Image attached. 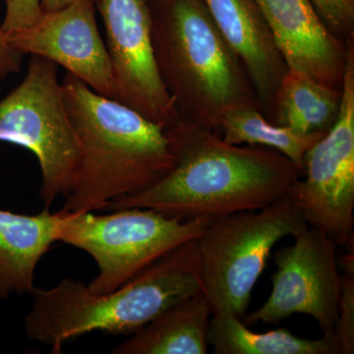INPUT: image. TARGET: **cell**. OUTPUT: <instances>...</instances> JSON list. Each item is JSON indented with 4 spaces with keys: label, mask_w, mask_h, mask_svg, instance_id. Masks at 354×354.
Segmentation results:
<instances>
[{
    "label": "cell",
    "mask_w": 354,
    "mask_h": 354,
    "mask_svg": "<svg viewBox=\"0 0 354 354\" xmlns=\"http://www.w3.org/2000/svg\"><path fill=\"white\" fill-rule=\"evenodd\" d=\"M174 167L147 189L118 198L106 209L146 208L171 218H216L265 208L286 196L304 176L271 149L228 144L220 133L178 120L165 129Z\"/></svg>",
    "instance_id": "cell-1"
},
{
    "label": "cell",
    "mask_w": 354,
    "mask_h": 354,
    "mask_svg": "<svg viewBox=\"0 0 354 354\" xmlns=\"http://www.w3.org/2000/svg\"><path fill=\"white\" fill-rule=\"evenodd\" d=\"M62 91L79 145L75 178L62 211L106 209L147 189L174 167L165 128L138 111L97 94L66 72Z\"/></svg>",
    "instance_id": "cell-2"
},
{
    "label": "cell",
    "mask_w": 354,
    "mask_h": 354,
    "mask_svg": "<svg viewBox=\"0 0 354 354\" xmlns=\"http://www.w3.org/2000/svg\"><path fill=\"white\" fill-rule=\"evenodd\" d=\"M198 293L202 286L194 239L104 295L70 278L48 290L35 288L26 334L60 353L65 342L90 333L131 335L169 307Z\"/></svg>",
    "instance_id": "cell-3"
},
{
    "label": "cell",
    "mask_w": 354,
    "mask_h": 354,
    "mask_svg": "<svg viewBox=\"0 0 354 354\" xmlns=\"http://www.w3.org/2000/svg\"><path fill=\"white\" fill-rule=\"evenodd\" d=\"M148 2L156 62L179 118L218 130L230 109L259 106L241 60L203 0Z\"/></svg>",
    "instance_id": "cell-4"
},
{
    "label": "cell",
    "mask_w": 354,
    "mask_h": 354,
    "mask_svg": "<svg viewBox=\"0 0 354 354\" xmlns=\"http://www.w3.org/2000/svg\"><path fill=\"white\" fill-rule=\"evenodd\" d=\"M307 225L288 195L265 208L209 221L196 249L202 293L213 315L243 316L272 248Z\"/></svg>",
    "instance_id": "cell-5"
},
{
    "label": "cell",
    "mask_w": 354,
    "mask_h": 354,
    "mask_svg": "<svg viewBox=\"0 0 354 354\" xmlns=\"http://www.w3.org/2000/svg\"><path fill=\"white\" fill-rule=\"evenodd\" d=\"M62 212L58 242L92 256L99 272L88 286L97 295L124 285L177 247L197 239L213 220H181L146 208L114 209L106 215Z\"/></svg>",
    "instance_id": "cell-6"
},
{
    "label": "cell",
    "mask_w": 354,
    "mask_h": 354,
    "mask_svg": "<svg viewBox=\"0 0 354 354\" xmlns=\"http://www.w3.org/2000/svg\"><path fill=\"white\" fill-rule=\"evenodd\" d=\"M0 141L36 156L46 208L66 196L78 169L79 145L57 64L32 55L22 82L0 101Z\"/></svg>",
    "instance_id": "cell-7"
},
{
    "label": "cell",
    "mask_w": 354,
    "mask_h": 354,
    "mask_svg": "<svg viewBox=\"0 0 354 354\" xmlns=\"http://www.w3.org/2000/svg\"><path fill=\"white\" fill-rule=\"evenodd\" d=\"M288 196L309 227L321 230L337 246L353 244L354 41L349 44L335 124L310 148L304 176Z\"/></svg>",
    "instance_id": "cell-8"
},
{
    "label": "cell",
    "mask_w": 354,
    "mask_h": 354,
    "mask_svg": "<svg viewBox=\"0 0 354 354\" xmlns=\"http://www.w3.org/2000/svg\"><path fill=\"white\" fill-rule=\"evenodd\" d=\"M295 242L274 254L277 271L271 295L245 323L278 324L295 314L312 317L324 335L334 334L339 314L342 277L337 245L321 230L307 225Z\"/></svg>",
    "instance_id": "cell-9"
},
{
    "label": "cell",
    "mask_w": 354,
    "mask_h": 354,
    "mask_svg": "<svg viewBox=\"0 0 354 354\" xmlns=\"http://www.w3.org/2000/svg\"><path fill=\"white\" fill-rule=\"evenodd\" d=\"M115 101L165 129L180 120L158 72L148 0H99Z\"/></svg>",
    "instance_id": "cell-10"
},
{
    "label": "cell",
    "mask_w": 354,
    "mask_h": 354,
    "mask_svg": "<svg viewBox=\"0 0 354 354\" xmlns=\"http://www.w3.org/2000/svg\"><path fill=\"white\" fill-rule=\"evenodd\" d=\"M93 0L44 12L34 24L7 35L23 55L50 60L104 97L115 100L113 66L102 41Z\"/></svg>",
    "instance_id": "cell-11"
},
{
    "label": "cell",
    "mask_w": 354,
    "mask_h": 354,
    "mask_svg": "<svg viewBox=\"0 0 354 354\" xmlns=\"http://www.w3.org/2000/svg\"><path fill=\"white\" fill-rule=\"evenodd\" d=\"M288 69L342 90L349 44L333 35L310 0H255Z\"/></svg>",
    "instance_id": "cell-12"
},
{
    "label": "cell",
    "mask_w": 354,
    "mask_h": 354,
    "mask_svg": "<svg viewBox=\"0 0 354 354\" xmlns=\"http://www.w3.org/2000/svg\"><path fill=\"white\" fill-rule=\"evenodd\" d=\"M245 70L262 113L271 121L279 85L288 72L255 0H203Z\"/></svg>",
    "instance_id": "cell-13"
},
{
    "label": "cell",
    "mask_w": 354,
    "mask_h": 354,
    "mask_svg": "<svg viewBox=\"0 0 354 354\" xmlns=\"http://www.w3.org/2000/svg\"><path fill=\"white\" fill-rule=\"evenodd\" d=\"M64 213L20 215L0 209V299L31 295L39 261L59 241Z\"/></svg>",
    "instance_id": "cell-14"
},
{
    "label": "cell",
    "mask_w": 354,
    "mask_h": 354,
    "mask_svg": "<svg viewBox=\"0 0 354 354\" xmlns=\"http://www.w3.org/2000/svg\"><path fill=\"white\" fill-rule=\"evenodd\" d=\"M211 305L203 293L180 300L113 348V354H206Z\"/></svg>",
    "instance_id": "cell-15"
},
{
    "label": "cell",
    "mask_w": 354,
    "mask_h": 354,
    "mask_svg": "<svg viewBox=\"0 0 354 354\" xmlns=\"http://www.w3.org/2000/svg\"><path fill=\"white\" fill-rule=\"evenodd\" d=\"M342 90L288 69L279 85L270 122L299 135L326 134L341 108Z\"/></svg>",
    "instance_id": "cell-16"
},
{
    "label": "cell",
    "mask_w": 354,
    "mask_h": 354,
    "mask_svg": "<svg viewBox=\"0 0 354 354\" xmlns=\"http://www.w3.org/2000/svg\"><path fill=\"white\" fill-rule=\"evenodd\" d=\"M208 344L216 354H339L335 334L306 339L286 329L254 333L235 316H212Z\"/></svg>",
    "instance_id": "cell-17"
},
{
    "label": "cell",
    "mask_w": 354,
    "mask_h": 354,
    "mask_svg": "<svg viewBox=\"0 0 354 354\" xmlns=\"http://www.w3.org/2000/svg\"><path fill=\"white\" fill-rule=\"evenodd\" d=\"M232 145L265 147L290 158L304 171L306 153L325 134L299 135L290 128L270 122L258 106H239L221 118L218 130Z\"/></svg>",
    "instance_id": "cell-18"
},
{
    "label": "cell",
    "mask_w": 354,
    "mask_h": 354,
    "mask_svg": "<svg viewBox=\"0 0 354 354\" xmlns=\"http://www.w3.org/2000/svg\"><path fill=\"white\" fill-rule=\"evenodd\" d=\"M333 35L354 41V0H310Z\"/></svg>",
    "instance_id": "cell-19"
},
{
    "label": "cell",
    "mask_w": 354,
    "mask_h": 354,
    "mask_svg": "<svg viewBox=\"0 0 354 354\" xmlns=\"http://www.w3.org/2000/svg\"><path fill=\"white\" fill-rule=\"evenodd\" d=\"M339 354L354 353V277H342L339 314L334 330Z\"/></svg>",
    "instance_id": "cell-20"
},
{
    "label": "cell",
    "mask_w": 354,
    "mask_h": 354,
    "mask_svg": "<svg viewBox=\"0 0 354 354\" xmlns=\"http://www.w3.org/2000/svg\"><path fill=\"white\" fill-rule=\"evenodd\" d=\"M6 17L1 27L6 34L20 31L43 15L41 0H6Z\"/></svg>",
    "instance_id": "cell-21"
},
{
    "label": "cell",
    "mask_w": 354,
    "mask_h": 354,
    "mask_svg": "<svg viewBox=\"0 0 354 354\" xmlns=\"http://www.w3.org/2000/svg\"><path fill=\"white\" fill-rule=\"evenodd\" d=\"M23 57L24 55L9 43L6 32L0 26V79L20 73Z\"/></svg>",
    "instance_id": "cell-22"
},
{
    "label": "cell",
    "mask_w": 354,
    "mask_h": 354,
    "mask_svg": "<svg viewBox=\"0 0 354 354\" xmlns=\"http://www.w3.org/2000/svg\"><path fill=\"white\" fill-rule=\"evenodd\" d=\"M76 1L78 0H41V9L43 12H53V11L60 10ZM93 1L97 4L99 0H93Z\"/></svg>",
    "instance_id": "cell-23"
},
{
    "label": "cell",
    "mask_w": 354,
    "mask_h": 354,
    "mask_svg": "<svg viewBox=\"0 0 354 354\" xmlns=\"http://www.w3.org/2000/svg\"><path fill=\"white\" fill-rule=\"evenodd\" d=\"M337 264L341 266L342 270L346 272L348 276L354 277V254L353 247L351 248L348 246V253L342 256V259H337Z\"/></svg>",
    "instance_id": "cell-24"
}]
</instances>
